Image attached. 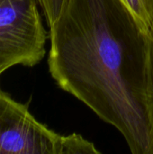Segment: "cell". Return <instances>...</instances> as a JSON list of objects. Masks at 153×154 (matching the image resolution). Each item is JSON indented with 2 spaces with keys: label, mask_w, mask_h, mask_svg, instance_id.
<instances>
[{
  "label": "cell",
  "mask_w": 153,
  "mask_h": 154,
  "mask_svg": "<svg viewBox=\"0 0 153 154\" xmlns=\"http://www.w3.org/2000/svg\"><path fill=\"white\" fill-rule=\"evenodd\" d=\"M38 0H0V71L32 68L46 53L48 33Z\"/></svg>",
  "instance_id": "3"
},
{
  "label": "cell",
  "mask_w": 153,
  "mask_h": 154,
  "mask_svg": "<svg viewBox=\"0 0 153 154\" xmlns=\"http://www.w3.org/2000/svg\"><path fill=\"white\" fill-rule=\"evenodd\" d=\"M148 32V67H147V93L146 106L148 118L153 136V23Z\"/></svg>",
  "instance_id": "4"
},
{
  "label": "cell",
  "mask_w": 153,
  "mask_h": 154,
  "mask_svg": "<svg viewBox=\"0 0 153 154\" xmlns=\"http://www.w3.org/2000/svg\"><path fill=\"white\" fill-rule=\"evenodd\" d=\"M147 30L122 0H68L49 32L55 83L117 129L133 154H153Z\"/></svg>",
  "instance_id": "1"
},
{
  "label": "cell",
  "mask_w": 153,
  "mask_h": 154,
  "mask_svg": "<svg viewBox=\"0 0 153 154\" xmlns=\"http://www.w3.org/2000/svg\"><path fill=\"white\" fill-rule=\"evenodd\" d=\"M67 1L68 0H38L49 28L57 21Z\"/></svg>",
  "instance_id": "6"
},
{
  "label": "cell",
  "mask_w": 153,
  "mask_h": 154,
  "mask_svg": "<svg viewBox=\"0 0 153 154\" xmlns=\"http://www.w3.org/2000/svg\"><path fill=\"white\" fill-rule=\"evenodd\" d=\"M82 135H61L0 88V154H100Z\"/></svg>",
  "instance_id": "2"
},
{
  "label": "cell",
  "mask_w": 153,
  "mask_h": 154,
  "mask_svg": "<svg viewBox=\"0 0 153 154\" xmlns=\"http://www.w3.org/2000/svg\"><path fill=\"white\" fill-rule=\"evenodd\" d=\"M148 29L153 23V0H122Z\"/></svg>",
  "instance_id": "5"
},
{
  "label": "cell",
  "mask_w": 153,
  "mask_h": 154,
  "mask_svg": "<svg viewBox=\"0 0 153 154\" xmlns=\"http://www.w3.org/2000/svg\"><path fill=\"white\" fill-rule=\"evenodd\" d=\"M1 74H2V72H1V71H0V76H1Z\"/></svg>",
  "instance_id": "7"
}]
</instances>
